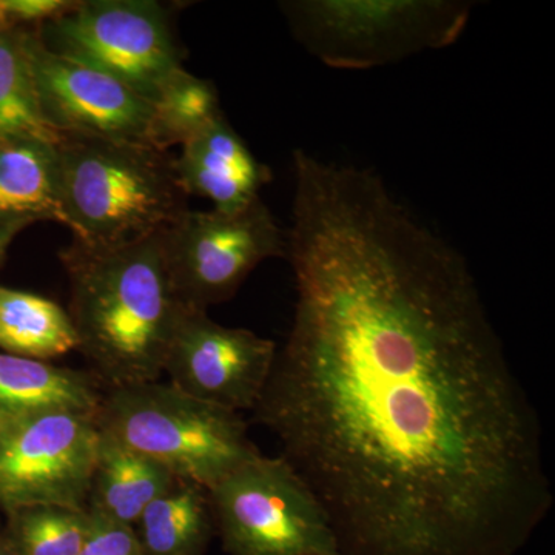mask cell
I'll use <instances>...</instances> for the list:
<instances>
[{"mask_svg": "<svg viewBox=\"0 0 555 555\" xmlns=\"http://www.w3.org/2000/svg\"><path fill=\"white\" fill-rule=\"evenodd\" d=\"M292 167L294 318L255 422L341 555H516L554 488L466 258L374 170L306 150Z\"/></svg>", "mask_w": 555, "mask_h": 555, "instance_id": "6da1fadb", "label": "cell"}, {"mask_svg": "<svg viewBox=\"0 0 555 555\" xmlns=\"http://www.w3.org/2000/svg\"><path fill=\"white\" fill-rule=\"evenodd\" d=\"M163 232L116 247L73 241L61 251L78 352L107 389L158 382L189 308L171 281Z\"/></svg>", "mask_w": 555, "mask_h": 555, "instance_id": "7a4b0ae2", "label": "cell"}, {"mask_svg": "<svg viewBox=\"0 0 555 555\" xmlns=\"http://www.w3.org/2000/svg\"><path fill=\"white\" fill-rule=\"evenodd\" d=\"M60 189L73 241L116 247L170 228L188 210L175 156L100 138L62 137Z\"/></svg>", "mask_w": 555, "mask_h": 555, "instance_id": "3957f363", "label": "cell"}, {"mask_svg": "<svg viewBox=\"0 0 555 555\" xmlns=\"http://www.w3.org/2000/svg\"><path fill=\"white\" fill-rule=\"evenodd\" d=\"M94 420L102 433L207 491L261 454L243 414L196 400L159 379L109 387Z\"/></svg>", "mask_w": 555, "mask_h": 555, "instance_id": "277c9868", "label": "cell"}, {"mask_svg": "<svg viewBox=\"0 0 555 555\" xmlns=\"http://www.w3.org/2000/svg\"><path fill=\"white\" fill-rule=\"evenodd\" d=\"M280 11L309 54L338 69L385 67L451 47L469 24L463 0H291Z\"/></svg>", "mask_w": 555, "mask_h": 555, "instance_id": "5b68a950", "label": "cell"}, {"mask_svg": "<svg viewBox=\"0 0 555 555\" xmlns=\"http://www.w3.org/2000/svg\"><path fill=\"white\" fill-rule=\"evenodd\" d=\"M208 494L228 555H341L326 509L281 455L261 452Z\"/></svg>", "mask_w": 555, "mask_h": 555, "instance_id": "8992f818", "label": "cell"}, {"mask_svg": "<svg viewBox=\"0 0 555 555\" xmlns=\"http://www.w3.org/2000/svg\"><path fill=\"white\" fill-rule=\"evenodd\" d=\"M36 33L47 49L100 69L152 104L184 68L169 14L155 0H79Z\"/></svg>", "mask_w": 555, "mask_h": 555, "instance_id": "52a82bcc", "label": "cell"}, {"mask_svg": "<svg viewBox=\"0 0 555 555\" xmlns=\"http://www.w3.org/2000/svg\"><path fill=\"white\" fill-rule=\"evenodd\" d=\"M163 243L179 298L201 310L229 301L261 262L287 254V233L262 199L233 214L188 208Z\"/></svg>", "mask_w": 555, "mask_h": 555, "instance_id": "ba28073f", "label": "cell"}, {"mask_svg": "<svg viewBox=\"0 0 555 555\" xmlns=\"http://www.w3.org/2000/svg\"><path fill=\"white\" fill-rule=\"evenodd\" d=\"M100 427L94 415L47 412L0 433V507L87 511Z\"/></svg>", "mask_w": 555, "mask_h": 555, "instance_id": "9c48e42d", "label": "cell"}, {"mask_svg": "<svg viewBox=\"0 0 555 555\" xmlns=\"http://www.w3.org/2000/svg\"><path fill=\"white\" fill-rule=\"evenodd\" d=\"M40 112L60 137L150 144L153 104L100 69L43 46L38 33L21 28Z\"/></svg>", "mask_w": 555, "mask_h": 555, "instance_id": "30bf717a", "label": "cell"}, {"mask_svg": "<svg viewBox=\"0 0 555 555\" xmlns=\"http://www.w3.org/2000/svg\"><path fill=\"white\" fill-rule=\"evenodd\" d=\"M278 346L243 327H228L188 308L167 350L164 375L181 392L229 411L251 412L264 392Z\"/></svg>", "mask_w": 555, "mask_h": 555, "instance_id": "8fae6325", "label": "cell"}, {"mask_svg": "<svg viewBox=\"0 0 555 555\" xmlns=\"http://www.w3.org/2000/svg\"><path fill=\"white\" fill-rule=\"evenodd\" d=\"M175 164L188 196L206 198L214 210L225 214L261 199L259 193L272 181L269 167L254 155L225 115L185 142Z\"/></svg>", "mask_w": 555, "mask_h": 555, "instance_id": "7c38bea8", "label": "cell"}, {"mask_svg": "<svg viewBox=\"0 0 555 555\" xmlns=\"http://www.w3.org/2000/svg\"><path fill=\"white\" fill-rule=\"evenodd\" d=\"M102 390L87 372L0 352V425L47 412L96 415Z\"/></svg>", "mask_w": 555, "mask_h": 555, "instance_id": "4fadbf2b", "label": "cell"}, {"mask_svg": "<svg viewBox=\"0 0 555 555\" xmlns=\"http://www.w3.org/2000/svg\"><path fill=\"white\" fill-rule=\"evenodd\" d=\"M173 474L100 429L87 511L133 526L145 507L170 488Z\"/></svg>", "mask_w": 555, "mask_h": 555, "instance_id": "5bb4252c", "label": "cell"}, {"mask_svg": "<svg viewBox=\"0 0 555 555\" xmlns=\"http://www.w3.org/2000/svg\"><path fill=\"white\" fill-rule=\"evenodd\" d=\"M57 144L43 141L0 144V219L54 221L65 225Z\"/></svg>", "mask_w": 555, "mask_h": 555, "instance_id": "9a60e30c", "label": "cell"}, {"mask_svg": "<svg viewBox=\"0 0 555 555\" xmlns=\"http://www.w3.org/2000/svg\"><path fill=\"white\" fill-rule=\"evenodd\" d=\"M134 531L145 555H204L215 532L210 494L177 477L145 507Z\"/></svg>", "mask_w": 555, "mask_h": 555, "instance_id": "2e32d148", "label": "cell"}, {"mask_svg": "<svg viewBox=\"0 0 555 555\" xmlns=\"http://www.w3.org/2000/svg\"><path fill=\"white\" fill-rule=\"evenodd\" d=\"M0 350L51 363L78 350V335L68 310L53 299L0 286Z\"/></svg>", "mask_w": 555, "mask_h": 555, "instance_id": "e0dca14e", "label": "cell"}, {"mask_svg": "<svg viewBox=\"0 0 555 555\" xmlns=\"http://www.w3.org/2000/svg\"><path fill=\"white\" fill-rule=\"evenodd\" d=\"M61 139L40 112L21 28L0 31V144L14 141L57 144Z\"/></svg>", "mask_w": 555, "mask_h": 555, "instance_id": "ac0fdd59", "label": "cell"}, {"mask_svg": "<svg viewBox=\"0 0 555 555\" xmlns=\"http://www.w3.org/2000/svg\"><path fill=\"white\" fill-rule=\"evenodd\" d=\"M222 115L215 83L178 69L153 102L150 144L166 152L182 147Z\"/></svg>", "mask_w": 555, "mask_h": 555, "instance_id": "d6986e66", "label": "cell"}, {"mask_svg": "<svg viewBox=\"0 0 555 555\" xmlns=\"http://www.w3.org/2000/svg\"><path fill=\"white\" fill-rule=\"evenodd\" d=\"M9 516V539L21 555H78L89 531L87 511L35 506Z\"/></svg>", "mask_w": 555, "mask_h": 555, "instance_id": "ffe728a7", "label": "cell"}, {"mask_svg": "<svg viewBox=\"0 0 555 555\" xmlns=\"http://www.w3.org/2000/svg\"><path fill=\"white\" fill-rule=\"evenodd\" d=\"M89 517V531L78 555H145L133 526L93 513Z\"/></svg>", "mask_w": 555, "mask_h": 555, "instance_id": "44dd1931", "label": "cell"}, {"mask_svg": "<svg viewBox=\"0 0 555 555\" xmlns=\"http://www.w3.org/2000/svg\"><path fill=\"white\" fill-rule=\"evenodd\" d=\"M78 2L79 0H3L14 28H22V25L42 27L43 24L64 16Z\"/></svg>", "mask_w": 555, "mask_h": 555, "instance_id": "7402d4cb", "label": "cell"}, {"mask_svg": "<svg viewBox=\"0 0 555 555\" xmlns=\"http://www.w3.org/2000/svg\"><path fill=\"white\" fill-rule=\"evenodd\" d=\"M35 224V222L27 221V219H0V264L5 259L7 250L13 243L14 238L27 228Z\"/></svg>", "mask_w": 555, "mask_h": 555, "instance_id": "603a6c76", "label": "cell"}, {"mask_svg": "<svg viewBox=\"0 0 555 555\" xmlns=\"http://www.w3.org/2000/svg\"><path fill=\"white\" fill-rule=\"evenodd\" d=\"M9 30H16V28L13 27L9 14H7L5 3H3V0H0V31Z\"/></svg>", "mask_w": 555, "mask_h": 555, "instance_id": "cb8c5ba5", "label": "cell"}, {"mask_svg": "<svg viewBox=\"0 0 555 555\" xmlns=\"http://www.w3.org/2000/svg\"><path fill=\"white\" fill-rule=\"evenodd\" d=\"M0 555H21L20 551L14 547L13 543L10 542V539H7L5 542L0 545Z\"/></svg>", "mask_w": 555, "mask_h": 555, "instance_id": "d4e9b609", "label": "cell"}, {"mask_svg": "<svg viewBox=\"0 0 555 555\" xmlns=\"http://www.w3.org/2000/svg\"><path fill=\"white\" fill-rule=\"evenodd\" d=\"M2 430H3V427H2V425H0V433H2Z\"/></svg>", "mask_w": 555, "mask_h": 555, "instance_id": "484cf974", "label": "cell"}]
</instances>
